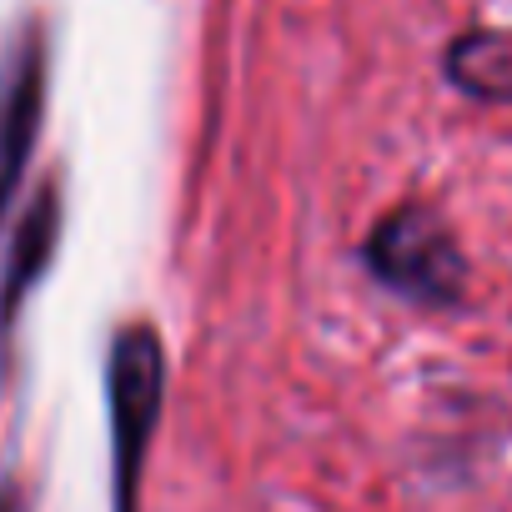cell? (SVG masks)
<instances>
[{"mask_svg": "<svg viewBox=\"0 0 512 512\" xmlns=\"http://www.w3.org/2000/svg\"><path fill=\"white\" fill-rule=\"evenodd\" d=\"M0 512H26V502H21V487H16V482L0 487Z\"/></svg>", "mask_w": 512, "mask_h": 512, "instance_id": "8992f818", "label": "cell"}, {"mask_svg": "<svg viewBox=\"0 0 512 512\" xmlns=\"http://www.w3.org/2000/svg\"><path fill=\"white\" fill-rule=\"evenodd\" d=\"M56 241H61V191L41 186L36 201L26 206V216L16 221V236H11V251H6V277H0V337L16 327L26 297L41 287L51 256H56Z\"/></svg>", "mask_w": 512, "mask_h": 512, "instance_id": "277c9868", "label": "cell"}, {"mask_svg": "<svg viewBox=\"0 0 512 512\" xmlns=\"http://www.w3.org/2000/svg\"><path fill=\"white\" fill-rule=\"evenodd\" d=\"M447 71L467 96H487V101L512 96V51H507L502 36H487V31L462 36L447 56Z\"/></svg>", "mask_w": 512, "mask_h": 512, "instance_id": "5b68a950", "label": "cell"}, {"mask_svg": "<svg viewBox=\"0 0 512 512\" xmlns=\"http://www.w3.org/2000/svg\"><path fill=\"white\" fill-rule=\"evenodd\" d=\"M41 111H46V36L41 26H26L0 61V216H6L26 176V161L36 151Z\"/></svg>", "mask_w": 512, "mask_h": 512, "instance_id": "3957f363", "label": "cell"}, {"mask_svg": "<svg viewBox=\"0 0 512 512\" xmlns=\"http://www.w3.org/2000/svg\"><path fill=\"white\" fill-rule=\"evenodd\" d=\"M367 267L407 302L447 307L462 292V251L427 206H397L367 236Z\"/></svg>", "mask_w": 512, "mask_h": 512, "instance_id": "7a4b0ae2", "label": "cell"}, {"mask_svg": "<svg viewBox=\"0 0 512 512\" xmlns=\"http://www.w3.org/2000/svg\"><path fill=\"white\" fill-rule=\"evenodd\" d=\"M161 402H166V352H161V337L146 322H126L111 337V357H106L116 512H136L146 452H151V437H156V422H161Z\"/></svg>", "mask_w": 512, "mask_h": 512, "instance_id": "6da1fadb", "label": "cell"}]
</instances>
